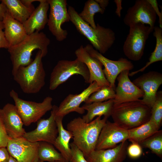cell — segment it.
<instances>
[{
    "label": "cell",
    "instance_id": "cell-1",
    "mask_svg": "<svg viewBox=\"0 0 162 162\" xmlns=\"http://www.w3.org/2000/svg\"><path fill=\"white\" fill-rule=\"evenodd\" d=\"M98 116L86 122L80 117L75 118L67 124V130L73 136L72 142L83 153L86 158L95 150L101 130L107 118Z\"/></svg>",
    "mask_w": 162,
    "mask_h": 162
},
{
    "label": "cell",
    "instance_id": "cell-2",
    "mask_svg": "<svg viewBox=\"0 0 162 162\" xmlns=\"http://www.w3.org/2000/svg\"><path fill=\"white\" fill-rule=\"evenodd\" d=\"M50 39L43 32L36 31L28 35L21 42L8 49L12 64V74L14 75L20 66H26L33 61L31 58L33 51L40 50L43 57L48 52Z\"/></svg>",
    "mask_w": 162,
    "mask_h": 162
},
{
    "label": "cell",
    "instance_id": "cell-3",
    "mask_svg": "<svg viewBox=\"0 0 162 162\" xmlns=\"http://www.w3.org/2000/svg\"><path fill=\"white\" fill-rule=\"evenodd\" d=\"M68 11L70 21L78 31L90 42L93 47L101 54L105 53L112 46L116 40L115 34L109 28L96 25L94 28L83 20L74 8L69 6Z\"/></svg>",
    "mask_w": 162,
    "mask_h": 162
},
{
    "label": "cell",
    "instance_id": "cell-4",
    "mask_svg": "<svg viewBox=\"0 0 162 162\" xmlns=\"http://www.w3.org/2000/svg\"><path fill=\"white\" fill-rule=\"evenodd\" d=\"M151 110L150 107L139 99L114 104L111 116L114 123L128 130L149 121Z\"/></svg>",
    "mask_w": 162,
    "mask_h": 162
},
{
    "label": "cell",
    "instance_id": "cell-5",
    "mask_svg": "<svg viewBox=\"0 0 162 162\" xmlns=\"http://www.w3.org/2000/svg\"><path fill=\"white\" fill-rule=\"evenodd\" d=\"M43 57L42 51L39 50L30 64L20 66L13 75L24 93H38L45 85L46 73L42 62Z\"/></svg>",
    "mask_w": 162,
    "mask_h": 162
},
{
    "label": "cell",
    "instance_id": "cell-6",
    "mask_svg": "<svg viewBox=\"0 0 162 162\" xmlns=\"http://www.w3.org/2000/svg\"><path fill=\"white\" fill-rule=\"evenodd\" d=\"M10 95L14 102L24 124L26 126L38 121L52 108V98L50 96L46 97L42 102L37 103L19 98L17 93L13 89L10 92Z\"/></svg>",
    "mask_w": 162,
    "mask_h": 162
},
{
    "label": "cell",
    "instance_id": "cell-7",
    "mask_svg": "<svg viewBox=\"0 0 162 162\" xmlns=\"http://www.w3.org/2000/svg\"><path fill=\"white\" fill-rule=\"evenodd\" d=\"M129 27V33L123 46V52L129 59L138 61L143 55L146 41L154 29L140 23Z\"/></svg>",
    "mask_w": 162,
    "mask_h": 162
},
{
    "label": "cell",
    "instance_id": "cell-8",
    "mask_svg": "<svg viewBox=\"0 0 162 162\" xmlns=\"http://www.w3.org/2000/svg\"><path fill=\"white\" fill-rule=\"evenodd\" d=\"M75 74L81 75L85 82L89 83V73L84 63L76 58L73 61H58L51 73L49 89L52 90L56 89L71 76Z\"/></svg>",
    "mask_w": 162,
    "mask_h": 162
},
{
    "label": "cell",
    "instance_id": "cell-9",
    "mask_svg": "<svg viewBox=\"0 0 162 162\" xmlns=\"http://www.w3.org/2000/svg\"><path fill=\"white\" fill-rule=\"evenodd\" d=\"M50 6V12L47 25L49 30L57 40L61 41L68 35L66 30L63 29L62 26L70 21V16L67 9L65 0H48Z\"/></svg>",
    "mask_w": 162,
    "mask_h": 162
},
{
    "label": "cell",
    "instance_id": "cell-10",
    "mask_svg": "<svg viewBox=\"0 0 162 162\" xmlns=\"http://www.w3.org/2000/svg\"><path fill=\"white\" fill-rule=\"evenodd\" d=\"M84 47L91 56L99 60L104 66L103 72L105 76L110 87L114 89L116 79L120 73L124 70L130 71L134 68L133 63L126 58H121L114 61L106 58L94 49L91 44H87Z\"/></svg>",
    "mask_w": 162,
    "mask_h": 162
},
{
    "label": "cell",
    "instance_id": "cell-11",
    "mask_svg": "<svg viewBox=\"0 0 162 162\" xmlns=\"http://www.w3.org/2000/svg\"><path fill=\"white\" fill-rule=\"evenodd\" d=\"M58 106L53 105L50 115L47 118L40 119L34 130L26 132L23 137L32 142H46L53 145L58 134L55 118Z\"/></svg>",
    "mask_w": 162,
    "mask_h": 162
},
{
    "label": "cell",
    "instance_id": "cell-12",
    "mask_svg": "<svg viewBox=\"0 0 162 162\" xmlns=\"http://www.w3.org/2000/svg\"><path fill=\"white\" fill-rule=\"evenodd\" d=\"M39 142H31L23 137H9L6 148L10 156L20 162H34L39 160Z\"/></svg>",
    "mask_w": 162,
    "mask_h": 162
},
{
    "label": "cell",
    "instance_id": "cell-13",
    "mask_svg": "<svg viewBox=\"0 0 162 162\" xmlns=\"http://www.w3.org/2000/svg\"><path fill=\"white\" fill-rule=\"evenodd\" d=\"M156 18V14L147 0H137L127 10L123 21L128 26L140 23L147 24L154 29Z\"/></svg>",
    "mask_w": 162,
    "mask_h": 162
},
{
    "label": "cell",
    "instance_id": "cell-14",
    "mask_svg": "<svg viewBox=\"0 0 162 162\" xmlns=\"http://www.w3.org/2000/svg\"><path fill=\"white\" fill-rule=\"evenodd\" d=\"M128 138V130L107 120L101 130L95 150L112 148Z\"/></svg>",
    "mask_w": 162,
    "mask_h": 162
},
{
    "label": "cell",
    "instance_id": "cell-15",
    "mask_svg": "<svg viewBox=\"0 0 162 162\" xmlns=\"http://www.w3.org/2000/svg\"><path fill=\"white\" fill-rule=\"evenodd\" d=\"M132 82L143 93L142 101L151 108L156 100L157 91L162 84V74L156 71H150Z\"/></svg>",
    "mask_w": 162,
    "mask_h": 162
},
{
    "label": "cell",
    "instance_id": "cell-16",
    "mask_svg": "<svg viewBox=\"0 0 162 162\" xmlns=\"http://www.w3.org/2000/svg\"><path fill=\"white\" fill-rule=\"evenodd\" d=\"M101 87L98 86L96 82H94L80 93L69 94L58 106L56 116L64 118L66 115L73 112L83 114L85 113V110L80 106V104L85 102L92 93L97 91Z\"/></svg>",
    "mask_w": 162,
    "mask_h": 162
},
{
    "label": "cell",
    "instance_id": "cell-17",
    "mask_svg": "<svg viewBox=\"0 0 162 162\" xmlns=\"http://www.w3.org/2000/svg\"><path fill=\"white\" fill-rule=\"evenodd\" d=\"M129 70L121 72L117 77L118 84L116 89L114 104L138 100L143 93L130 80Z\"/></svg>",
    "mask_w": 162,
    "mask_h": 162
},
{
    "label": "cell",
    "instance_id": "cell-18",
    "mask_svg": "<svg viewBox=\"0 0 162 162\" xmlns=\"http://www.w3.org/2000/svg\"><path fill=\"white\" fill-rule=\"evenodd\" d=\"M77 58L84 63L87 68L90 74L89 83L95 82L99 86H110L102 69V64L100 61L91 56L82 45L75 51Z\"/></svg>",
    "mask_w": 162,
    "mask_h": 162
},
{
    "label": "cell",
    "instance_id": "cell-19",
    "mask_svg": "<svg viewBox=\"0 0 162 162\" xmlns=\"http://www.w3.org/2000/svg\"><path fill=\"white\" fill-rule=\"evenodd\" d=\"M3 119L9 137L15 138L23 137L26 132L23 123L15 105L8 103L2 109Z\"/></svg>",
    "mask_w": 162,
    "mask_h": 162
},
{
    "label": "cell",
    "instance_id": "cell-20",
    "mask_svg": "<svg viewBox=\"0 0 162 162\" xmlns=\"http://www.w3.org/2000/svg\"><path fill=\"white\" fill-rule=\"evenodd\" d=\"M127 141L111 148L95 150L86 158L88 162H123L127 155Z\"/></svg>",
    "mask_w": 162,
    "mask_h": 162
},
{
    "label": "cell",
    "instance_id": "cell-21",
    "mask_svg": "<svg viewBox=\"0 0 162 162\" xmlns=\"http://www.w3.org/2000/svg\"><path fill=\"white\" fill-rule=\"evenodd\" d=\"M40 3L28 19L23 23L27 35L40 32L47 23V13L49 4L47 0H40Z\"/></svg>",
    "mask_w": 162,
    "mask_h": 162
},
{
    "label": "cell",
    "instance_id": "cell-22",
    "mask_svg": "<svg viewBox=\"0 0 162 162\" xmlns=\"http://www.w3.org/2000/svg\"><path fill=\"white\" fill-rule=\"evenodd\" d=\"M2 21L4 24L5 37L9 47L20 43L28 35L23 24L14 19L8 10Z\"/></svg>",
    "mask_w": 162,
    "mask_h": 162
},
{
    "label": "cell",
    "instance_id": "cell-23",
    "mask_svg": "<svg viewBox=\"0 0 162 162\" xmlns=\"http://www.w3.org/2000/svg\"><path fill=\"white\" fill-rule=\"evenodd\" d=\"M63 117L56 116L55 118L58 130V134L53 144L59 152L65 161H70L71 150L70 142L73 138L71 132L64 128L63 126Z\"/></svg>",
    "mask_w": 162,
    "mask_h": 162
},
{
    "label": "cell",
    "instance_id": "cell-24",
    "mask_svg": "<svg viewBox=\"0 0 162 162\" xmlns=\"http://www.w3.org/2000/svg\"><path fill=\"white\" fill-rule=\"evenodd\" d=\"M114 105L113 99L102 102L85 104L81 107L87 111L82 118L86 123L92 121L96 116H101L107 118L111 116Z\"/></svg>",
    "mask_w": 162,
    "mask_h": 162
},
{
    "label": "cell",
    "instance_id": "cell-25",
    "mask_svg": "<svg viewBox=\"0 0 162 162\" xmlns=\"http://www.w3.org/2000/svg\"><path fill=\"white\" fill-rule=\"evenodd\" d=\"M159 130L156 125L149 120L136 127L128 130V140L131 142L140 144Z\"/></svg>",
    "mask_w": 162,
    "mask_h": 162
},
{
    "label": "cell",
    "instance_id": "cell-26",
    "mask_svg": "<svg viewBox=\"0 0 162 162\" xmlns=\"http://www.w3.org/2000/svg\"><path fill=\"white\" fill-rule=\"evenodd\" d=\"M1 3L6 6L11 16L22 23L29 17L35 8H28L20 0H2Z\"/></svg>",
    "mask_w": 162,
    "mask_h": 162
},
{
    "label": "cell",
    "instance_id": "cell-27",
    "mask_svg": "<svg viewBox=\"0 0 162 162\" xmlns=\"http://www.w3.org/2000/svg\"><path fill=\"white\" fill-rule=\"evenodd\" d=\"M153 30V35L156 38V45L154 51L149 58L148 62L142 68L129 73V76H132L139 72H143L152 64L162 60V28L159 27L155 26Z\"/></svg>",
    "mask_w": 162,
    "mask_h": 162
},
{
    "label": "cell",
    "instance_id": "cell-28",
    "mask_svg": "<svg viewBox=\"0 0 162 162\" xmlns=\"http://www.w3.org/2000/svg\"><path fill=\"white\" fill-rule=\"evenodd\" d=\"M39 142L38 156L39 160L43 162L65 161L61 154L56 149L53 144L44 141Z\"/></svg>",
    "mask_w": 162,
    "mask_h": 162
},
{
    "label": "cell",
    "instance_id": "cell-29",
    "mask_svg": "<svg viewBox=\"0 0 162 162\" xmlns=\"http://www.w3.org/2000/svg\"><path fill=\"white\" fill-rule=\"evenodd\" d=\"M104 11L95 0H89L85 3L83 10L78 14L83 20L95 28L96 27L94 20L95 14L98 13L103 14Z\"/></svg>",
    "mask_w": 162,
    "mask_h": 162
},
{
    "label": "cell",
    "instance_id": "cell-30",
    "mask_svg": "<svg viewBox=\"0 0 162 162\" xmlns=\"http://www.w3.org/2000/svg\"><path fill=\"white\" fill-rule=\"evenodd\" d=\"M140 144L142 147L150 149L152 153L162 159V130H159Z\"/></svg>",
    "mask_w": 162,
    "mask_h": 162
},
{
    "label": "cell",
    "instance_id": "cell-31",
    "mask_svg": "<svg viewBox=\"0 0 162 162\" xmlns=\"http://www.w3.org/2000/svg\"><path fill=\"white\" fill-rule=\"evenodd\" d=\"M114 90L110 86H102L97 91L92 93L84 102L88 104L114 99L115 97Z\"/></svg>",
    "mask_w": 162,
    "mask_h": 162
},
{
    "label": "cell",
    "instance_id": "cell-32",
    "mask_svg": "<svg viewBox=\"0 0 162 162\" xmlns=\"http://www.w3.org/2000/svg\"><path fill=\"white\" fill-rule=\"evenodd\" d=\"M162 119V91L157 92L156 99L151 107L149 120L160 129Z\"/></svg>",
    "mask_w": 162,
    "mask_h": 162
},
{
    "label": "cell",
    "instance_id": "cell-33",
    "mask_svg": "<svg viewBox=\"0 0 162 162\" xmlns=\"http://www.w3.org/2000/svg\"><path fill=\"white\" fill-rule=\"evenodd\" d=\"M71 157L70 162H88L82 152L72 142L70 143Z\"/></svg>",
    "mask_w": 162,
    "mask_h": 162
},
{
    "label": "cell",
    "instance_id": "cell-34",
    "mask_svg": "<svg viewBox=\"0 0 162 162\" xmlns=\"http://www.w3.org/2000/svg\"><path fill=\"white\" fill-rule=\"evenodd\" d=\"M142 146L138 143L131 142L127 149V155L132 159L139 158L142 155Z\"/></svg>",
    "mask_w": 162,
    "mask_h": 162
},
{
    "label": "cell",
    "instance_id": "cell-35",
    "mask_svg": "<svg viewBox=\"0 0 162 162\" xmlns=\"http://www.w3.org/2000/svg\"><path fill=\"white\" fill-rule=\"evenodd\" d=\"M9 136L4 123L2 109H0V147H6Z\"/></svg>",
    "mask_w": 162,
    "mask_h": 162
},
{
    "label": "cell",
    "instance_id": "cell-36",
    "mask_svg": "<svg viewBox=\"0 0 162 162\" xmlns=\"http://www.w3.org/2000/svg\"><path fill=\"white\" fill-rule=\"evenodd\" d=\"M4 24L2 21H0V48H4L7 49L9 45L5 37L4 31Z\"/></svg>",
    "mask_w": 162,
    "mask_h": 162
},
{
    "label": "cell",
    "instance_id": "cell-37",
    "mask_svg": "<svg viewBox=\"0 0 162 162\" xmlns=\"http://www.w3.org/2000/svg\"><path fill=\"white\" fill-rule=\"evenodd\" d=\"M153 8L156 15L159 17V27L162 28V14L159 10L157 1L156 0H147Z\"/></svg>",
    "mask_w": 162,
    "mask_h": 162
},
{
    "label": "cell",
    "instance_id": "cell-38",
    "mask_svg": "<svg viewBox=\"0 0 162 162\" xmlns=\"http://www.w3.org/2000/svg\"><path fill=\"white\" fill-rule=\"evenodd\" d=\"M10 156L6 147H0V162H8Z\"/></svg>",
    "mask_w": 162,
    "mask_h": 162
},
{
    "label": "cell",
    "instance_id": "cell-39",
    "mask_svg": "<svg viewBox=\"0 0 162 162\" xmlns=\"http://www.w3.org/2000/svg\"><path fill=\"white\" fill-rule=\"evenodd\" d=\"M122 1L121 0H115L114 2H115L116 6V8L115 11L116 14L119 17L121 16V11L122 9Z\"/></svg>",
    "mask_w": 162,
    "mask_h": 162
},
{
    "label": "cell",
    "instance_id": "cell-40",
    "mask_svg": "<svg viewBox=\"0 0 162 162\" xmlns=\"http://www.w3.org/2000/svg\"><path fill=\"white\" fill-rule=\"evenodd\" d=\"M8 11V9L4 4L0 3V21H2L4 16Z\"/></svg>",
    "mask_w": 162,
    "mask_h": 162
},
{
    "label": "cell",
    "instance_id": "cell-41",
    "mask_svg": "<svg viewBox=\"0 0 162 162\" xmlns=\"http://www.w3.org/2000/svg\"><path fill=\"white\" fill-rule=\"evenodd\" d=\"M20 1L22 4L26 7L31 8H35L32 3L34 2H39L40 0H20Z\"/></svg>",
    "mask_w": 162,
    "mask_h": 162
},
{
    "label": "cell",
    "instance_id": "cell-42",
    "mask_svg": "<svg viewBox=\"0 0 162 162\" xmlns=\"http://www.w3.org/2000/svg\"><path fill=\"white\" fill-rule=\"evenodd\" d=\"M95 0L99 4L100 7L104 10L109 3V1L107 0Z\"/></svg>",
    "mask_w": 162,
    "mask_h": 162
},
{
    "label": "cell",
    "instance_id": "cell-43",
    "mask_svg": "<svg viewBox=\"0 0 162 162\" xmlns=\"http://www.w3.org/2000/svg\"><path fill=\"white\" fill-rule=\"evenodd\" d=\"M8 162H20L16 159L10 155Z\"/></svg>",
    "mask_w": 162,
    "mask_h": 162
},
{
    "label": "cell",
    "instance_id": "cell-44",
    "mask_svg": "<svg viewBox=\"0 0 162 162\" xmlns=\"http://www.w3.org/2000/svg\"><path fill=\"white\" fill-rule=\"evenodd\" d=\"M65 161H60V160H58V161H53V162H65Z\"/></svg>",
    "mask_w": 162,
    "mask_h": 162
},
{
    "label": "cell",
    "instance_id": "cell-45",
    "mask_svg": "<svg viewBox=\"0 0 162 162\" xmlns=\"http://www.w3.org/2000/svg\"><path fill=\"white\" fill-rule=\"evenodd\" d=\"M43 162L42 161H41L39 159L38 160H37V161H36L35 162Z\"/></svg>",
    "mask_w": 162,
    "mask_h": 162
},
{
    "label": "cell",
    "instance_id": "cell-46",
    "mask_svg": "<svg viewBox=\"0 0 162 162\" xmlns=\"http://www.w3.org/2000/svg\"><path fill=\"white\" fill-rule=\"evenodd\" d=\"M65 162H70V161H66Z\"/></svg>",
    "mask_w": 162,
    "mask_h": 162
}]
</instances>
